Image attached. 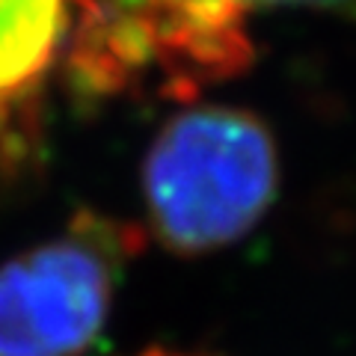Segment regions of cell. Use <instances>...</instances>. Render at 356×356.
Here are the masks:
<instances>
[{
  "mask_svg": "<svg viewBox=\"0 0 356 356\" xmlns=\"http://www.w3.org/2000/svg\"><path fill=\"white\" fill-rule=\"evenodd\" d=\"M280 193V154L264 122L241 107L205 104L161 128L143 163L154 238L175 255L241 241Z\"/></svg>",
  "mask_w": 356,
  "mask_h": 356,
  "instance_id": "cell-1",
  "label": "cell"
},
{
  "mask_svg": "<svg viewBox=\"0 0 356 356\" xmlns=\"http://www.w3.org/2000/svg\"><path fill=\"white\" fill-rule=\"evenodd\" d=\"M140 232L81 211L69 235L0 267V356H83L107 324Z\"/></svg>",
  "mask_w": 356,
  "mask_h": 356,
  "instance_id": "cell-2",
  "label": "cell"
},
{
  "mask_svg": "<svg viewBox=\"0 0 356 356\" xmlns=\"http://www.w3.org/2000/svg\"><path fill=\"white\" fill-rule=\"evenodd\" d=\"M152 3H181V0H119V13H131ZM238 13H255V9H324V13H339L356 18V0H226Z\"/></svg>",
  "mask_w": 356,
  "mask_h": 356,
  "instance_id": "cell-4",
  "label": "cell"
},
{
  "mask_svg": "<svg viewBox=\"0 0 356 356\" xmlns=\"http://www.w3.org/2000/svg\"><path fill=\"white\" fill-rule=\"evenodd\" d=\"M63 0H0V92L24 86L63 33Z\"/></svg>",
  "mask_w": 356,
  "mask_h": 356,
  "instance_id": "cell-3",
  "label": "cell"
},
{
  "mask_svg": "<svg viewBox=\"0 0 356 356\" xmlns=\"http://www.w3.org/2000/svg\"><path fill=\"white\" fill-rule=\"evenodd\" d=\"M137 356H193V353H178V350H166V348H146Z\"/></svg>",
  "mask_w": 356,
  "mask_h": 356,
  "instance_id": "cell-5",
  "label": "cell"
}]
</instances>
